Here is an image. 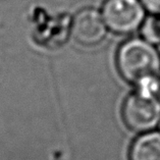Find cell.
Masks as SVG:
<instances>
[{
    "instance_id": "obj_1",
    "label": "cell",
    "mask_w": 160,
    "mask_h": 160,
    "mask_svg": "<svg viewBox=\"0 0 160 160\" xmlns=\"http://www.w3.org/2000/svg\"><path fill=\"white\" fill-rule=\"evenodd\" d=\"M118 68L128 83L154 93L156 78L160 73V55L152 43L139 38L124 42L118 53Z\"/></svg>"
},
{
    "instance_id": "obj_2",
    "label": "cell",
    "mask_w": 160,
    "mask_h": 160,
    "mask_svg": "<svg viewBox=\"0 0 160 160\" xmlns=\"http://www.w3.org/2000/svg\"><path fill=\"white\" fill-rule=\"evenodd\" d=\"M122 118L132 131L151 132L160 123V100L153 92L141 88L127 98L122 107Z\"/></svg>"
},
{
    "instance_id": "obj_3",
    "label": "cell",
    "mask_w": 160,
    "mask_h": 160,
    "mask_svg": "<svg viewBox=\"0 0 160 160\" xmlns=\"http://www.w3.org/2000/svg\"><path fill=\"white\" fill-rule=\"evenodd\" d=\"M145 7L141 0H106L102 17L106 26L118 34H131L144 24Z\"/></svg>"
},
{
    "instance_id": "obj_4",
    "label": "cell",
    "mask_w": 160,
    "mask_h": 160,
    "mask_svg": "<svg viewBox=\"0 0 160 160\" xmlns=\"http://www.w3.org/2000/svg\"><path fill=\"white\" fill-rule=\"evenodd\" d=\"M72 33L76 40L83 45H96L106 35V24L99 11L93 8L80 10L72 21Z\"/></svg>"
},
{
    "instance_id": "obj_5",
    "label": "cell",
    "mask_w": 160,
    "mask_h": 160,
    "mask_svg": "<svg viewBox=\"0 0 160 160\" xmlns=\"http://www.w3.org/2000/svg\"><path fill=\"white\" fill-rule=\"evenodd\" d=\"M130 160H160V132H147L132 143Z\"/></svg>"
},
{
    "instance_id": "obj_6",
    "label": "cell",
    "mask_w": 160,
    "mask_h": 160,
    "mask_svg": "<svg viewBox=\"0 0 160 160\" xmlns=\"http://www.w3.org/2000/svg\"><path fill=\"white\" fill-rule=\"evenodd\" d=\"M142 34L145 40L152 44L160 42V18H150L143 25Z\"/></svg>"
},
{
    "instance_id": "obj_7",
    "label": "cell",
    "mask_w": 160,
    "mask_h": 160,
    "mask_svg": "<svg viewBox=\"0 0 160 160\" xmlns=\"http://www.w3.org/2000/svg\"><path fill=\"white\" fill-rule=\"evenodd\" d=\"M141 2L149 12L160 17V0H141Z\"/></svg>"
},
{
    "instance_id": "obj_8",
    "label": "cell",
    "mask_w": 160,
    "mask_h": 160,
    "mask_svg": "<svg viewBox=\"0 0 160 160\" xmlns=\"http://www.w3.org/2000/svg\"><path fill=\"white\" fill-rule=\"evenodd\" d=\"M154 93H155V95L157 96V98L160 100V73L158 75V77L156 78V81H155V88H154Z\"/></svg>"
},
{
    "instance_id": "obj_9",
    "label": "cell",
    "mask_w": 160,
    "mask_h": 160,
    "mask_svg": "<svg viewBox=\"0 0 160 160\" xmlns=\"http://www.w3.org/2000/svg\"><path fill=\"white\" fill-rule=\"evenodd\" d=\"M159 124H160V123H159Z\"/></svg>"
}]
</instances>
